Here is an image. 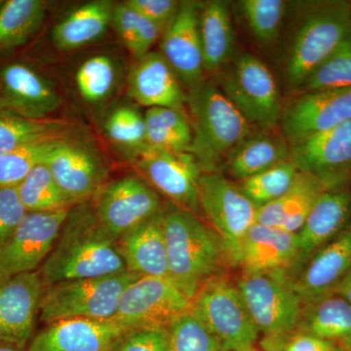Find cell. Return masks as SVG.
<instances>
[{
	"instance_id": "obj_40",
	"label": "cell",
	"mask_w": 351,
	"mask_h": 351,
	"mask_svg": "<svg viewBox=\"0 0 351 351\" xmlns=\"http://www.w3.org/2000/svg\"><path fill=\"white\" fill-rule=\"evenodd\" d=\"M105 130L110 141L135 152V156L147 147L145 117L135 108L120 107L113 110L106 120Z\"/></svg>"
},
{
	"instance_id": "obj_44",
	"label": "cell",
	"mask_w": 351,
	"mask_h": 351,
	"mask_svg": "<svg viewBox=\"0 0 351 351\" xmlns=\"http://www.w3.org/2000/svg\"><path fill=\"white\" fill-rule=\"evenodd\" d=\"M27 213L16 188H0V248L12 237Z\"/></svg>"
},
{
	"instance_id": "obj_9",
	"label": "cell",
	"mask_w": 351,
	"mask_h": 351,
	"mask_svg": "<svg viewBox=\"0 0 351 351\" xmlns=\"http://www.w3.org/2000/svg\"><path fill=\"white\" fill-rule=\"evenodd\" d=\"M219 89L251 125L270 129L281 119L280 94L274 76L253 55L244 54L237 59L223 76Z\"/></svg>"
},
{
	"instance_id": "obj_23",
	"label": "cell",
	"mask_w": 351,
	"mask_h": 351,
	"mask_svg": "<svg viewBox=\"0 0 351 351\" xmlns=\"http://www.w3.org/2000/svg\"><path fill=\"white\" fill-rule=\"evenodd\" d=\"M128 93L136 103L152 108L182 110L188 97L182 83L160 52L138 59L128 78Z\"/></svg>"
},
{
	"instance_id": "obj_51",
	"label": "cell",
	"mask_w": 351,
	"mask_h": 351,
	"mask_svg": "<svg viewBox=\"0 0 351 351\" xmlns=\"http://www.w3.org/2000/svg\"><path fill=\"white\" fill-rule=\"evenodd\" d=\"M2 2L3 1H0V6H1Z\"/></svg>"
},
{
	"instance_id": "obj_16",
	"label": "cell",
	"mask_w": 351,
	"mask_h": 351,
	"mask_svg": "<svg viewBox=\"0 0 351 351\" xmlns=\"http://www.w3.org/2000/svg\"><path fill=\"white\" fill-rule=\"evenodd\" d=\"M284 137L291 145L351 120L350 89L306 92L281 115Z\"/></svg>"
},
{
	"instance_id": "obj_50",
	"label": "cell",
	"mask_w": 351,
	"mask_h": 351,
	"mask_svg": "<svg viewBox=\"0 0 351 351\" xmlns=\"http://www.w3.org/2000/svg\"><path fill=\"white\" fill-rule=\"evenodd\" d=\"M242 351H258V350H256L255 348H248V350H242Z\"/></svg>"
},
{
	"instance_id": "obj_34",
	"label": "cell",
	"mask_w": 351,
	"mask_h": 351,
	"mask_svg": "<svg viewBox=\"0 0 351 351\" xmlns=\"http://www.w3.org/2000/svg\"><path fill=\"white\" fill-rule=\"evenodd\" d=\"M27 213H47L75 205L58 186L45 164H39L16 186Z\"/></svg>"
},
{
	"instance_id": "obj_39",
	"label": "cell",
	"mask_w": 351,
	"mask_h": 351,
	"mask_svg": "<svg viewBox=\"0 0 351 351\" xmlns=\"http://www.w3.org/2000/svg\"><path fill=\"white\" fill-rule=\"evenodd\" d=\"M115 75L114 64L110 57L105 55L91 57L76 71V87L85 101L98 103L112 92Z\"/></svg>"
},
{
	"instance_id": "obj_26",
	"label": "cell",
	"mask_w": 351,
	"mask_h": 351,
	"mask_svg": "<svg viewBox=\"0 0 351 351\" xmlns=\"http://www.w3.org/2000/svg\"><path fill=\"white\" fill-rule=\"evenodd\" d=\"M328 189L317 178L299 172L285 195L257 209L256 223L297 233L316 201Z\"/></svg>"
},
{
	"instance_id": "obj_36",
	"label": "cell",
	"mask_w": 351,
	"mask_h": 351,
	"mask_svg": "<svg viewBox=\"0 0 351 351\" xmlns=\"http://www.w3.org/2000/svg\"><path fill=\"white\" fill-rule=\"evenodd\" d=\"M298 174L299 171L287 160L239 182V186L258 209L285 195L294 184Z\"/></svg>"
},
{
	"instance_id": "obj_10",
	"label": "cell",
	"mask_w": 351,
	"mask_h": 351,
	"mask_svg": "<svg viewBox=\"0 0 351 351\" xmlns=\"http://www.w3.org/2000/svg\"><path fill=\"white\" fill-rule=\"evenodd\" d=\"M191 308V300L169 277H138L122 293L112 319L129 331L168 327Z\"/></svg>"
},
{
	"instance_id": "obj_21",
	"label": "cell",
	"mask_w": 351,
	"mask_h": 351,
	"mask_svg": "<svg viewBox=\"0 0 351 351\" xmlns=\"http://www.w3.org/2000/svg\"><path fill=\"white\" fill-rule=\"evenodd\" d=\"M350 271L351 223L307 261L295 288L302 304H309L334 295Z\"/></svg>"
},
{
	"instance_id": "obj_17",
	"label": "cell",
	"mask_w": 351,
	"mask_h": 351,
	"mask_svg": "<svg viewBox=\"0 0 351 351\" xmlns=\"http://www.w3.org/2000/svg\"><path fill=\"white\" fill-rule=\"evenodd\" d=\"M43 164L73 205L92 199L107 179L99 156L71 138L60 140Z\"/></svg>"
},
{
	"instance_id": "obj_12",
	"label": "cell",
	"mask_w": 351,
	"mask_h": 351,
	"mask_svg": "<svg viewBox=\"0 0 351 351\" xmlns=\"http://www.w3.org/2000/svg\"><path fill=\"white\" fill-rule=\"evenodd\" d=\"M69 210L27 213L12 237L0 248V279L41 267L54 248Z\"/></svg>"
},
{
	"instance_id": "obj_31",
	"label": "cell",
	"mask_w": 351,
	"mask_h": 351,
	"mask_svg": "<svg viewBox=\"0 0 351 351\" xmlns=\"http://www.w3.org/2000/svg\"><path fill=\"white\" fill-rule=\"evenodd\" d=\"M73 130L69 122L25 119L0 108V154L43 141L69 138Z\"/></svg>"
},
{
	"instance_id": "obj_4",
	"label": "cell",
	"mask_w": 351,
	"mask_h": 351,
	"mask_svg": "<svg viewBox=\"0 0 351 351\" xmlns=\"http://www.w3.org/2000/svg\"><path fill=\"white\" fill-rule=\"evenodd\" d=\"M267 351H282L298 330L304 304L286 269L244 274L237 284Z\"/></svg>"
},
{
	"instance_id": "obj_5",
	"label": "cell",
	"mask_w": 351,
	"mask_h": 351,
	"mask_svg": "<svg viewBox=\"0 0 351 351\" xmlns=\"http://www.w3.org/2000/svg\"><path fill=\"white\" fill-rule=\"evenodd\" d=\"M138 276L129 271L97 278L64 281L45 287L39 320L112 319L122 293Z\"/></svg>"
},
{
	"instance_id": "obj_38",
	"label": "cell",
	"mask_w": 351,
	"mask_h": 351,
	"mask_svg": "<svg viewBox=\"0 0 351 351\" xmlns=\"http://www.w3.org/2000/svg\"><path fill=\"white\" fill-rule=\"evenodd\" d=\"M59 141L34 143L0 154V188H16L34 167L44 163Z\"/></svg>"
},
{
	"instance_id": "obj_43",
	"label": "cell",
	"mask_w": 351,
	"mask_h": 351,
	"mask_svg": "<svg viewBox=\"0 0 351 351\" xmlns=\"http://www.w3.org/2000/svg\"><path fill=\"white\" fill-rule=\"evenodd\" d=\"M112 351H169L168 327L130 330L119 339Z\"/></svg>"
},
{
	"instance_id": "obj_11",
	"label": "cell",
	"mask_w": 351,
	"mask_h": 351,
	"mask_svg": "<svg viewBox=\"0 0 351 351\" xmlns=\"http://www.w3.org/2000/svg\"><path fill=\"white\" fill-rule=\"evenodd\" d=\"M91 204L101 228L115 242L162 211L156 191L133 175L104 184Z\"/></svg>"
},
{
	"instance_id": "obj_14",
	"label": "cell",
	"mask_w": 351,
	"mask_h": 351,
	"mask_svg": "<svg viewBox=\"0 0 351 351\" xmlns=\"http://www.w3.org/2000/svg\"><path fill=\"white\" fill-rule=\"evenodd\" d=\"M138 169L159 191L191 213L200 211L199 180L202 174L188 152L145 147L135 156Z\"/></svg>"
},
{
	"instance_id": "obj_33",
	"label": "cell",
	"mask_w": 351,
	"mask_h": 351,
	"mask_svg": "<svg viewBox=\"0 0 351 351\" xmlns=\"http://www.w3.org/2000/svg\"><path fill=\"white\" fill-rule=\"evenodd\" d=\"M147 145L169 152H188L193 128L184 113L168 108H152L145 113Z\"/></svg>"
},
{
	"instance_id": "obj_49",
	"label": "cell",
	"mask_w": 351,
	"mask_h": 351,
	"mask_svg": "<svg viewBox=\"0 0 351 351\" xmlns=\"http://www.w3.org/2000/svg\"><path fill=\"white\" fill-rule=\"evenodd\" d=\"M331 351H346L343 348H339V346H336Z\"/></svg>"
},
{
	"instance_id": "obj_48",
	"label": "cell",
	"mask_w": 351,
	"mask_h": 351,
	"mask_svg": "<svg viewBox=\"0 0 351 351\" xmlns=\"http://www.w3.org/2000/svg\"><path fill=\"white\" fill-rule=\"evenodd\" d=\"M0 351H25L16 348V346L8 345V343L0 341Z\"/></svg>"
},
{
	"instance_id": "obj_1",
	"label": "cell",
	"mask_w": 351,
	"mask_h": 351,
	"mask_svg": "<svg viewBox=\"0 0 351 351\" xmlns=\"http://www.w3.org/2000/svg\"><path fill=\"white\" fill-rule=\"evenodd\" d=\"M127 271L114 241L101 228L91 203L69 210L54 248L39 274L45 287L64 281Z\"/></svg>"
},
{
	"instance_id": "obj_29",
	"label": "cell",
	"mask_w": 351,
	"mask_h": 351,
	"mask_svg": "<svg viewBox=\"0 0 351 351\" xmlns=\"http://www.w3.org/2000/svg\"><path fill=\"white\" fill-rule=\"evenodd\" d=\"M297 331L351 350V306L337 295L304 304Z\"/></svg>"
},
{
	"instance_id": "obj_41",
	"label": "cell",
	"mask_w": 351,
	"mask_h": 351,
	"mask_svg": "<svg viewBox=\"0 0 351 351\" xmlns=\"http://www.w3.org/2000/svg\"><path fill=\"white\" fill-rule=\"evenodd\" d=\"M168 331L169 351H221L218 341L191 309L176 318Z\"/></svg>"
},
{
	"instance_id": "obj_2",
	"label": "cell",
	"mask_w": 351,
	"mask_h": 351,
	"mask_svg": "<svg viewBox=\"0 0 351 351\" xmlns=\"http://www.w3.org/2000/svg\"><path fill=\"white\" fill-rule=\"evenodd\" d=\"M162 221L169 278L193 301L203 284L218 276L226 256L223 244L217 233L181 207L162 211Z\"/></svg>"
},
{
	"instance_id": "obj_42",
	"label": "cell",
	"mask_w": 351,
	"mask_h": 351,
	"mask_svg": "<svg viewBox=\"0 0 351 351\" xmlns=\"http://www.w3.org/2000/svg\"><path fill=\"white\" fill-rule=\"evenodd\" d=\"M240 5L252 34L258 41L269 43L277 38L285 14V2L282 0H244Z\"/></svg>"
},
{
	"instance_id": "obj_28",
	"label": "cell",
	"mask_w": 351,
	"mask_h": 351,
	"mask_svg": "<svg viewBox=\"0 0 351 351\" xmlns=\"http://www.w3.org/2000/svg\"><path fill=\"white\" fill-rule=\"evenodd\" d=\"M114 5L108 0H97L77 7L55 25L53 43L59 50L71 51L94 43L112 24Z\"/></svg>"
},
{
	"instance_id": "obj_8",
	"label": "cell",
	"mask_w": 351,
	"mask_h": 351,
	"mask_svg": "<svg viewBox=\"0 0 351 351\" xmlns=\"http://www.w3.org/2000/svg\"><path fill=\"white\" fill-rule=\"evenodd\" d=\"M199 199L201 209L219 235L226 257L239 265L242 241L256 223L257 207L239 184L219 172L201 174Z\"/></svg>"
},
{
	"instance_id": "obj_25",
	"label": "cell",
	"mask_w": 351,
	"mask_h": 351,
	"mask_svg": "<svg viewBox=\"0 0 351 351\" xmlns=\"http://www.w3.org/2000/svg\"><path fill=\"white\" fill-rule=\"evenodd\" d=\"M117 246L127 271L138 277H169L162 211L120 237Z\"/></svg>"
},
{
	"instance_id": "obj_46",
	"label": "cell",
	"mask_w": 351,
	"mask_h": 351,
	"mask_svg": "<svg viewBox=\"0 0 351 351\" xmlns=\"http://www.w3.org/2000/svg\"><path fill=\"white\" fill-rule=\"evenodd\" d=\"M335 346L331 341L297 331L286 341L282 351H331Z\"/></svg>"
},
{
	"instance_id": "obj_30",
	"label": "cell",
	"mask_w": 351,
	"mask_h": 351,
	"mask_svg": "<svg viewBox=\"0 0 351 351\" xmlns=\"http://www.w3.org/2000/svg\"><path fill=\"white\" fill-rule=\"evenodd\" d=\"M199 32L204 71L216 73L228 63L234 45L232 15L226 2L216 0L200 5Z\"/></svg>"
},
{
	"instance_id": "obj_15",
	"label": "cell",
	"mask_w": 351,
	"mask_h": 351,
	"mask_svg": "<svg viewBox=\"0 0 351 351\" xmlns=\"http://www.w3.org/2000/svg\"><path fill=\"white\" fill-rule=\"evenodd\" d=\"M289 161L330 189L339 188L351 171V120L291 145Z\"/></svg>"
},
{
	"instance_id": "obj_32",
	"label": "cell",
	"mask_w": 351,
	"mask_h": 351,
	"mask_svg": "<svg viewBox=\"0 0 351 351\" xmlns=\"http://www.w3.org/2000/svg\"><path fill=\"white\" fill-rule=\"evenodd\" d=\"M43 0H7L0 6V52L19 47L38 32L46 15Z\"/></svg>"
},
{
	"instance_id": "obj_24",
	"label": "cell",
	"mask_w": 351,
	"mask_h": 351,
	"mask_svg": "<svg viewBox=\"0 0 351 351\" xmlns=\"http://www.w3.org/2000/svg\"><path fill=\"white\" fill-rule=\"evenodd\" d=\"M297 255V233L255 223L242 241L239 265L244 274L287 269Z\"/></svg>"
},
{
	"instance_id": "obj_27",
	"label": "cell",
	"mask_w": 351,
	"mask_h": 351,
	"mask_svg": "<svg viewBox=\"0 0 351 351\" xmlns=\"http://www.w3.org/2000/svg\"><path fill=\"white\" fill-rule=\"evenodd\" d=\"M286 138L269 133H252L228 156L223 167L237 181L242 182L277 164L289 160Z\"/></svg>"
},
{
	"instance_id": "obj_52",
	"label": "cell",
	"mask_w": 351,
	"mask_h": 351,
	"mask_svg": "<svg viewBox=\"0 0 351 351\" xmlns=\"http://www.w3.org/2000/svg\"><path fill=\"white\" fill-rule=\"evenodd\" d=\"M350 351H351V350H350Z\"/></svg>"
},
{
	"instance_id": "obj_22",
	"label": "cell",
	"mask_w": 351,
	"mask_h": 351,
	"mask_svg": "<svg viewBox=\"0 0 351 351\" xmlns=\"http://www.w3.org/2000/svg\"><path fill=\"white\" fill-rule=\"evenodd\" d=\"M351 223V193L338 188L319 196L297 232L295 263L304 265L316 252L332 241Z\"/></svg>"
},
{
	"instance_id": "obj_47",
	"label": "cell",
	"mask_w": 351,
	"mask_h": 351,
	"mask_svg": "<svg viewBox=\"0 0 351 351\" xmlns=\"http://www.w3.org/2000/svg\"><path fill=\"white\" fill-rule=\"evenodd\" d=\"M343 298L351 306V271L346 278L339 283L338 288L335 291V294Z\"/></svg>"
},
{
	"instance_id": "obj_35",
	"label": "cell",
	"mask_w": 351,
	"mask_h": 351,
	"mask_svg": "<svg viewBox=\"0 0 351 351\" xmlns=\"http://www.w3.org/2000/svg\"><path fill=\"white\" fill-rule=\"evenodd\" d=\"M112 24L122 43L137 59L151 52L162 34L154 23L134 10L125 2L115 4Z\"/></svg>"
},
{
	"instance_id": "obj_20",
	"label": "cell",
	"mask_w": 351,
	"mask_h": 351,
	"mask_svg": "<svg viewBox=\"0 0 351 351\" xmlns=\"http://www.w3.org/2000/svg\"><path fill=\"white\" fill-rule=\"evenodd\" d=\"M61 100L32 66L23 63L6 64L0 71V108L25 119H48Z\"/></svg>"
},
{
	"instance_id": "obj_18",
	"label": "cell",
	"mask_w": 351,
	"mask_h": 351,
	"mask_svg": "<svg viewBox=\"0 0 351 351\" xmlns=\"http://www.w3.org/2000/svg\"><path fill=\"white\" fill-rule=\"evenodd\" d=\"M200 4L182 1L175 17L162 32L161 55L189 90L202 83L204 73L199 32Z\"/></svg>"
},
{
	"instance_id": "obj_7",
	"label": "cell",
	"mask_w": 351,
	"mask_h": 351,
	"mask_svg": "<svg viewBox=\"0 0 351 351\" xmlns=\"http://www.w3.org/2000/svg\"><path fill=\"white\" fill-rule=\"evenodd\" d=\"M351 34V6L336 2L316 9L302 21L289 53L286 80L302 87L308 76Z\"/></svg>"
},
{
	"instance_id": "obj_19",
	"label": "cell",
	"mask_w": 351,
	"mask_h": 351,
	"mask_svg": "<svg viewBox=\"0 0 351 351\" xmlns=\"http://www.w3.org/2000/svg\"><path fill=\"white\" fill-rule=\"evenodd\" d=\"M128 331L113 319L60 320L45 325L25 351H112Z\"/></svg>"
},
{
	"instance_id": "obj_13",
	"label": "cell",
	"mask_w": 351,
	"mask_h": 351,
	"mask_svg": "<svg viewBox=\"0 0 351 351\" xmlns=\"http://www.w3.org/2000/svg\"><path fill=\"white\" fill-rule=\"evenodd\" d=\"M45 286L39 271L0 279V341L27 350L34 338Z\"/></svg>"
},
{
	"instance_id": "obj_3",
	"label": "cell",
	"mask_w": 351,
	"mask_h": 351,
	"mask_svg": "<svg viewBox=\"0 0 351 351\" xmlns=\"http://www.w3.org/2000/svg\"><path fill=\"white\" fill-rule=\"evenodd\" d=\"M193 142L189 152L202 173L219 172L237 145L250 136L252 125L213 83L189 90Z\"/></svg>"
},
{
	"instance_id": "obj_6",
	"label": "cell",
	"mask_w": 351,
	"mask_h": 351,
	"mask_svg": "<svg viewBox=\"0 0 351 351\" xmlns=\"http://www.w3.org/2000/svg\"><path fill=\"white\" fill-rule=\"evenodd\" d=\"M191 311L218 341L221 351L254 348L258 332L237 285L215 276L191 301Z\"/></svg>"
},
{
	"instance_id": "obj_37",
	"label": "cell",
	"mask_w": 351,
	"mask_h": 351,
	"mask_svg": "<svg viewBox=\"0 0 351 351\" xmlns=\"http://www.w3.org/2000/svg\"><path fill=\"white\" fill-rule=\"evenodd\" d=\"M351 88V34L338 48L308 76L300 91H325V90L350 89Z\"/></svg>"
},
{
	"instance_id": "obj_45",
	"label": "cell",
	"mask_w": 351,
	"mask_h": 351,
	"mask_svg": "<svg viewBox=\"0 0 351 351\" xmlns=\"http://www.w3.org/2000/svg\"><path fill=\"white\" fill-rule=\"evenodd\" d=\"M125 3L154 23L163 32L175 17L181 2L175 0H128Z\"/></svg>"
}]
</instances>
